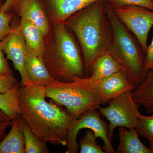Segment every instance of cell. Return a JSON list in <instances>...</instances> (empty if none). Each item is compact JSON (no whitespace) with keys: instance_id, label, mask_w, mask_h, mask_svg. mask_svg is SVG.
Masks as SVG:
<instances>
[{"instance_id":"1","label":"cell","mask_w":153,"mask_h":153,"mask_svg":"<svg viewBox=\"0 0 153 153\" xmlns=\"http://www.w3.org/2000/svg\"><path fill=\"white\" fill-rule=\"evenodd\" d=\"M45 90V87L30 82L20 87L21 116L41 141L66 146L69 127L74 118L53 100L47 102Z\"/></svg>"},{"instance_id":"2","label":"cell","mask_w":153,"mask_h":153,"mask_svg":"<svg viewBox=\"0 0 153 153\" xmlns=\"http://www.w3.org/2000/svg\"><path fill=\"white\" fill-rule=\"evenodd\" d=\"M97 0L68 18L64 24L75 34L83 54L85 76H90L99 57L109 49L113 31L104 9Z\"/></svg>"},{"instance_id":"3","label":"cell","mask_w":153,"mask_h":153,"mask_svg":"<svg viewBox=\"0 0 153 153\" xmlns=\"http://www.w3.org/2000/svg\"><path fill=\"white\" fill-rule=\"evenodd\" d=\"M45 40L43 59L55 80L70 82L76 78L86 77L79 48L64 24L51 23V30Z\"/></svg>"},{"instance_id":"4","label":"cell","mask_w":153,"mask_h":153,"mask_svg":"<svg viewBox=\"0 0 153 153\" xmlns=\"http://www.w3.org/2000/svg\"><path fill=\"white\" fill-rule=\"evenodd\" d=\"M104 5L113 31L112 41L108 52L137 88L147 75L144 69V54L140 44L116 15L112 4L104 0Z\"/></svg>"},{"instance_id":"5","label":"cell","mask_w":153,"mask_h":153,"mask_svg":"<svg viewBox=\"0 0 153 153\" xmlns=\"http://www.w3.org/2000/svg\"><path fill=\"white\" fill-rule=\"evenodd\" d=\"M46 97L65 108L74 119L89 109H98L101 102L86 77L76 78L70 82L55 80L45 87Z\"/></svg>"},{"instance_id":"6","label":"cell","mask_w":153,"mask_h":153,"mask_svg":"<svg viewBox=\"0 0 153 153\" xmlns=\"http://www.w3.org/2000/svg\"><path fill=\"white\" fill-rule=\"evenodd\" d=\"M132 91L126 92L110 100L107 106L99 108L100 112L109 121L108 137L111 142L116 128H138V116L140 112L138 105L134 100Z\"/></svg>"},{"instance_id":"7","label":"cell","mask_w":153,"mask_h":153,"mask_svg":"<svg viewBox=\"0 0 153 153\" xmlns=\"http://www.w3.org/2000/svg\"><path fill=\"white\" fill-rule=\"evenodd\" d=\"M97 110H88L80 117L72 121L67 137L66 153L78 152L79 145L76 139L80 130L83 128L91 130L97 138L101 139L104 144L102 149L105 153H115L108 137V124L102 119Z\"/></svg>"},{"instance_id":"8","label":"cell","mask_w":153,"mask_h":153,"mask_svg":"<svg viewBox=\"0 0 153 153\" xmlns=\"http://www.w3.org/2000/svg\"><path fill=\"white\" fill-rule=\"evenodd\" d=\"M112 5L116 15L134 35L146 54L148 35L153 25V10L136 6Z\"/></svg>"},{"instance_id":"9","label":"cell","mask_w":153,"mask_h":153,"mask_svg":"<svg viewBox=\"0 0 153 153\" xmlns=\"http://www.w3.org/2000/svg\"><path fill=\"white\" fill-rule=\"evenodd\" d=\"M1 41L7 59L13 62L14 67L21 75V85H26L29 82L25 71L27 47L19 25H11L10 33Z\"/></svg>"},{"instance_id":"10","label":"cell","mask_w":153,"mask_h":153,"mask_svg":"<svg viewBox=\"0 0 153 153\" xmlns=\"http://www.w3.org/2000/svg\"><path fill=\"white\" fill-rule=\"evenodd\" d=\"M86 78L100 100L102 105L108 103L110 100L123 94L133 91L136 88L123 71L97 82H90Z\"/></svg>"},{"instance_id":"11","label":"cell","mask_w":153,"mask_h":153,"mask_svg":"<svg viewBox=\"0 0 153 153\" xmlns=\"http://www.w3.org/2000/svg\"><path fill=\"white\" fill-rule=\"evenodd\" d=\"M16 14L20 18L27 19L37 26L44 37L49 35L51 22L44 0H22Z\"/></svg>"},{"instance_id":"12","label":"cell","mask_w":153,"mask_h":153,"mask_svg":"<svg viewBox=\"0 0 153 153\" xmlns=\"http://www.w3.org/2000/svg\"><path fill=\"white\" fill-rule=\"evenodd\" d=\"M97 0H44L52 23L64 24L72 15Z\"/></svg>"},{"instance_id":"13","label":"cell","mask_w":153,"mask_h":153,"mask_svg":"<svg viewBox=\"0 0 153 153\" xmlns=\"http://www.w3.org/2000/svg\"><path fill=\"white\" fill-rule=\"evenodd\" d=\"M27 51L25 71L29 82L45 87L53 83L55 80L49 73L43 57Z\"/></svg>"},{"instance_id":"14","label":"cell","mask_w":153,"mask_h":153,"mask_svg":"<svg viewBox=\"0 0 153 153\" xmlns=\"http://www.w3.org/2000/svg\"><path fill=\"white\" fill-rule=\"evenodd\" d=\"M22 116L12 120L10 130L0 142V153H25Z\"/></svg>"},{"instance_id":"15","label":"cell","mask_w":153,"mask_h":153,"mask_svg":"<svg viewBox=\"0 0 153 153\" xmlns=\"http://www.w3.org/2000/svg\"><path fill=\"white\" fill-rule=\"evenodd\" d=\"M19 25L25 38L27 51L43 57L45 40L41 30L30 21L23 18H21Z\"/></svg>"},{"instance_id":"16","label":"cell","mask_w":153,"mask_h":153,"mask_svg":"<svg viewBox=\"0 0 153 153\" xmlns=\"http://www.w3.org/2000/svg\"><path fill=\"white\" fill-rule=\"evenodd\" d=\"M118 129L119 144L115 153H153L141 141L136 129L119 127Z\"/></svg>"},{"instance_id":"17","label":"cell","mask_w":153,"mask_h":153,"mask_svg":"<svg viewBox=\"0 0 153 153\" xmlns=\"http://www.w3.org/2000/svg\"><path fill=\"white\" fill-rule=\"evenodd\" d=\"M120 71L122 69L120 65L108 50L99 57L91 75L86 77L90 82H97Z\"/></svg>"},{"instance_id":"18","label":"cell","mask_w":153,"mask_h":153,"mask_svg":"<svg viewBox=\"0 0 153 153\" xmlns=\"http://www.w3.org/2000/svg\"><path fill=\"white\" fill-rule=\"evenodd\" d=\"M132 95L138 106L143 107L147 114L153 113V68L143 82L132 91Z\"/></svg>"},{"instance_id":"19","label":"cell","mask_w":153,"mask_h":153,"mask_svg":"<svg viewBox=\"0 0 153 153\" xmlns=\"http://www.w3.org/2000/svg\"><path fill=\"white\" fill-rule=\"evenodd\" d=\"M20 87L19 83L8 91L0 93V110L7 114L11 120L22 115L19 101Z\"/></svg>"},{"instance_id":"20","label":"cell","mask_w":153,"mask_h":153,"mask_svg":"<svg viewBox=\"0 0 153 153\" xmlns=\"http://www.w3.org/2000/svg\"><path fill=\"white\" fill-rule=\"evenodd\" d=\"M23 120V131L25 143V153H50L47 143L43 142L33 133L30 127Z\"/></svg>"},{"instance_id":"21","label":"cell","mask_w":153,"mask_h":153,"mask_svg":"<svg viewBox=\"0 0 153 153\" xmlns=\"http://www.w3.org/2000/svg\"><path fill=\"white\" fill-rule=\"evenodd\" d=\"M97 137L94 132L88 130L79 140L80 153H105V152L97 142Z\"/></svg>"},{"instance_id":"22","label":"cell","mask_w":153,"mask_h":153,"mask_svg":"<svg viewBox=\"0 0 153 153\" xmlns=\"http://www.w3.org/2000/svg\"><path fill=\"white\" fill-rule=\"evenodd\" d=\"M139 127L136 129L138 133L147 139L150 145L153 143V113L145 116L140 113L138 116Z\"/></svg>"},{"instance_id":"23","label":"cell","mask_w":153,"mask_h":153,"mask_svg":"<svg viewBox=\"0 0 153 153\" xmlns=\"http://www.w3.org/2000/svg\"><path fill=\"white\" fill-rule=\"evenodd\" d=\"M14 18L13 13H7L0 10V41L8 35L11 29V22Z\"/></svg>"},{"instance_id":"24","label":"cell","mask_w":153,"mask_h":153,"mask_svg":"<svg viewBox=\"0 0 153 153\" xmlns=\"http://www.w3.org/2000/svg\"><path fill=\"white\" fill-rule=\"evenodd\" d=\"M112 4L136 6L153 10V3L151 0H107Z\"/></svg>"},{"instance_id":"25","label":"cell","mask_w":153,"mask_h":153,"mask_svg":"<svg viewBox=\"0 0 153 153\" xmlns=\"http://www.w3.org/2000/svg\"><path fill=\"white\" fill-rule=\"evenodd\" d=\"M19 84L13 75L0 74V93L7 92Z\"/></svg>"},{"instance_id":"26","label":"cell","mask_w":153,"mask_h":153,"mask_svg":"<svg viewBox=\"0 0 153 153\" xmlns=\"http://www.w3.org/2000/svg\"><path fill=\"white\" fill-rule=\"evenodd\" d=\"M2 41H0V74L13 75L14 72L5 58Z\"/></svg>"},{"instance_id":"27","label":"cell","mask_w":153,"mask_h":153,"mask_svg":"<svg viewBox=\"0 0 153 153\" xmlns=\"http://www.w3.org/2000/svg\"><path fill=\"white\" fill-rule=\"evenodd\" d=\"M145 56L144 69L148 74L151 69L153 68V38L149 46L147 48Z\"/></svg>"},{"instance_id":"28","label":"cell","mask_w":153,"mask_h":153,"mask_svg":"<svg viewBox=\"0 0 153 153\" xmlns=\"http://www.w3.org/2000/svg\"><path fill=\"white\" fill-rule=\"evenodd\" d=\"M22 0H5L1 10L7 13H16Z\"/></svg>"},{"instance_id":"29","label":"cell","mask_w":153,"mask_h":153,"mask_svg":"<svg viewBox=\"0 0 153 153\" xmlns=\"http://www.w3.org/2000/svg\"><path fill=\"white\" fill-rule=\"evenodd\" d=\"M12 120L7 122H0V142L6 136V131L10 126H11Z\"/></svg>"},{"instance_id":"30","label":"cell","mask_w":153,"mask_h":153,"mask_svg":"<svg viewBox=\"0 0 153 153\" xmlns=\"http://www.w3.org/2000/svg\"><path fill=\"white\" fill-rule=\"evenodd\" d=\"M11 121L10 117L0 110V122H7Z\"/></svg>"},{"instance_id":"31","label":"cell","mask_w":153,"mask_h":153,"mask_svg":"<svg viewBox=\"0 0 153 153\" xmlns=\"http://www.w3.org/2000/svg\"><path fill=\"white\" fill-rule=\"evenodd\" d=\"M4 3L5 1L4 0H0V10H1Z\"/></svg>"},{"instance_id":"32","label":"cell","mask_w":153,"mask_h":153,"mask_svg":"<svg viewBox=\"0 0 153 153\" xmlns=\"http://www.w3.org/2000/svg\"><path fill=\"white\" fill-rule=\"evenodd\" d=\"M150 149L152 150V152L153 153V143L150 145Z\"/></svg>"},{"instance_id":"33","label":"cell","mask_w":153,"mask_h":153,"mask_svg":"<svg viewBox=\"0 0 153 153\" xmlns=\"http://www.w3.org/2000/svg\"><path fill=\"white\" fill-rule=\"evenodd\" d=\"M151 1L153 3V0H151Z\"/></svg>"}]
</instances>
